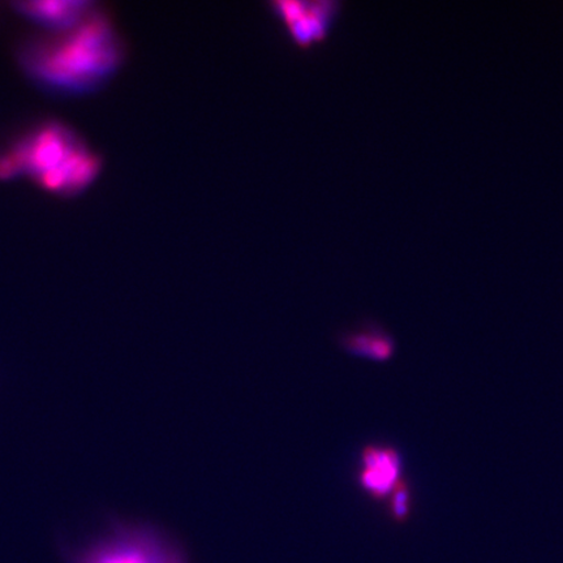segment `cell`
I'll return each instance as SVG.
<instances>
[{"label": "cell", "mask_w": 563, "mask_h": 563, "mask_svg": "<svg viewBox=\"0 0 563 563\" xmlns=\"http://www.w3.org/2000/svg\"><path fill=\"white\" fill-rule=\"evenodd\" d=\"M124 44L100 10L74 30L25 42L21 68L41 88L56 95H87L104 86L124 60Z\"/></svg>", "instance_id": "1"}, {"label": "cell", "mask_w": 563, "mask_h": 563, "mask_svg": "<svg viewBox=\"0 0 563 563\" xmlns=\"http://www.w3.org/2000/svg\"><path fill=\"white\" fill-rule=\"evenodd\" d=\"M20 173L62 195L87 188L100 173L101 161L76 133L60 123H46L34 130L12 150Z\"/></svg>", "instance_id": "2"}, {"label": "cell", "mask_w": 563, "mask_h": 563, "mask_svg": "<svg viewBox=\"0 0 563 563\" xmlns=\"http://www.w3.org/2000/svg\"><path fill=\"white\" fill-rule=\"evenodd\" d=\"M66 563H188L186 553L158 527L112 520L106 531L65 549Z\"/></svg>", "instance_id": "3"}, {"label": "cell", "mask_w": 563, "mask_h": 563, "mask_svg": "<svg viewBox=\"0 0 563 563\" xmlns=\"http://www.w3.org/2000/svg\"><path fill=\"white\" fill-rule=\"evenodd\" d=\"M338 0H273L271 10L280 21L294 42L301 46L321 41L340 13Z\"/></svg>", "instance_id": "4"}, {"label": "cell", "mask_w": 563, "mask_h": 563, "mask_svg": "<svg viewBox=\"0 0 563 563\" xmlns=\"http://www.w3.org/2000/svg\"><path fill=\"white\" fill-rule=\"evenodd\" d=\"M404 481V461L396 448L375 443L363 449L357 483L365 495L383 501Z\"/></svg>", "instance_id": "5"}, {"label": "cell", "mask_w": 563, "mask_h": 563, "mask_svg": "<svg viewBox=\"0 0 563 563\" xmlns=\"http://www.w3.org/2000/svg\"><path fill=\"white\" fill-rule=\"evenodd\" d=\"M12 7L21 16L52 34L74 30L97 11V4L90 0H32L15 2Z\"/></svg>", "instance_id": "6"}, {"label": "cell", "mask_w": 563, "mask_h": 563, "mask_svg": "<svg viewBox=\"0 0 563 563\" xmlns=\"http://www.w3.org/2000/svg\"><path fill=\"white\" fill-rule=\"evenodd\" d=\"M343 344L350 354L369 358L373 362L389 361L396 352V342L391 335L373 325L349 333L344 336Z\"/></svg>", "instance_id": "7"}, {"label": "cell", "mask_w": 563, "mask_h": 563, "mask_svg": "<svg viewBox=\"0 0 563 563\" xmlns=\"http://www.w3.org/2000/svg\"><path fill=\"white\" fill-rule=\"evenodd\" d=\"M387 499H389V508L393 518L399 520V522L406 520L408 514L411 511L412 504L410 485L404 481Z\"/></svg>", "instance_id": "8"}]
</instances>
